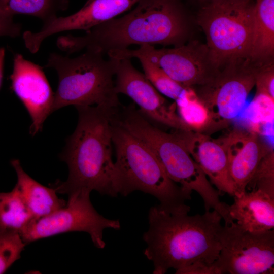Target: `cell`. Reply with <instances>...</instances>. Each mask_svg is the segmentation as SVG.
Segmentation results:
<instances>
[{"mask_svg":"<svg viewBox=\"0 0 274 274\" xmlns=\"http://www.w3.org/2000/svg\"><path fill=\"white\" fill-rule=\"evenodd\" d=\"M190 209L188 206L170 212L159 205L150 209L149 228L143 238L147 244L144 254L153 262L154 274L170 268L178 274L188 267L211 265L218 259L222 217L213 210L189 215Z\"/></svg>","mask_w":274,"mask_h":274,"instance_id":"obj_1","label":"cell"},{"mask_svg":"<svg viewBox=\"0 0 274 274\" xmlns=\"http://www.w3.org/2000/svg\"><path fill=\"white\" fill-rule=\"evenodd\" d=\"M78 121L68 138L61 159L69 174L65 182L52 185L56 193L68 197L95 190L101 195H118L112 157V119L117 110L98 106L76 107Z\"/></svg>","mask_w":274,"mask_h":274,"instance_id":"obj_2","label":"cell"},{"mask_svg":"<svg viewBox=\"0 0 274 274\" xmlns=\"http://www.w3.org/2000/svg\"><path fill=\"white\" fill-rule=\"evenodd\" d=\"M185 13L179 0H140L128 14L72 38L75 53L84 49L103 54L131 45L181 46L187 37Z\"/></svg>","mask_w":274,"mask_h":274,"instance_id":"obj_3","label":"cell"},{"mask_svg":"<svg viewBox=\"0 0 274 274\" xmlns=\"http://www.w3.org/2000/svg\"><path fill=\"white\" fill-rule=\"evenodd\" d=\"M116 122L151 150L172 181L191 194H199L206 211H217L224 224L231 222L228 204L220 200V192L213 187L176 131L169 133L155 127L133 105L121 108Z\"/></svg>","mask_w":274,"mask_h":274,"instance_id":"obj_4","label":"cell"},{"mask_svg":"<svg viewBox=\"0 0 274 274\" xmlns=\"http://www.w3.org/2000/svg\"><path fill=\"white\" fill-rule=\"evenodd\" d=\"M112 143L118 194L140 191L154 196L159 206L170 212L182 209L191 194L172 181L151 150L112 119Z\"/></svg>","mask_w":274,"mask_h":274,"instance_id":"obj_5","label":"cell"},{"mask_svg":"<svg viewBox=\"0 0 274 274\" xmlns=\"http://www.w3.org/2000/svg\"><path fill=\"white\" fill-rule=\"evenodd\" d=\"M119 62L105 59L102 53L92 49L75 58L51 54L45 67L55 70L58 76L53 112L69 105L120 107L114 80Z\"/></svg>","mask_w":274,"mask_h":274,"instance_id":"obj_6","label":"cell"},{"mask_svg":"<svg viewBox=\"0 0 274 274\" xmlns=\"http://www.w3.org/2000/svg\"><path fill=\"white\" fill-rule=\"evenodd\" d=\"M254 7L252 0H212L199 11L197 22L218 70L231 61L250 58Z\"/></svg>","mask_w":274,"mask_h":274,"instance_id":"obj_7","label":"cell"},{"mask_svg":"<svg viewBox=\"0 0 274 274\" xmlns=\"http://www.w3.org/2000/svg\"><path fill=\"white\" fill-rule=\"evenodd\" d=\"M262 64L250 58L231 61L210 82L198 86L196 92L209 114L204 133L210 135L227 127L239 114L255 85L256 75Z\"/></svg>","mask_w":274,"mask_h":274,"instance_id":"obj_8","label":"cell"},{"mask_svg":"<svg viewBox=\"0 0 274 274\" xmlns=\"http://www.w3.org/2000/svg\"><path fill=\"white\" fill-rule=\"evenodd\" d=\"M109 57L117 59L144 58L162 69L183 87H193L210 82L219 71L212 62L206 45L191 41L173 48L157 49L143 45L136 50L111 51Z\"/></svg>","mask_w":274,"mask_h":274,"instance_id":"obj_9","label":"cell"},{"mask_svg":"<svg viewBox=\"0 0 274 274\" xmlns=\"http://www.w3.org/2000/svg\"><path fill=\"white\" fill-rule=\"evenodd\" d=\"M221 248L215 263L219 274H273L274 230L247 231L235 222L219 232Z\"/></svg>","mask_w":274,"mask_h":274,"instance_id":"obj_10","label":"cell"},{"mask_svg":"<svg viewBox=\"0 0 274 274\" xmlns=\"http://www.w3.org/2000/svg\"><path fill=\"white\" fill-rule=\"evenodd\" d=\"M119 230L118 220L110 219L100 215L90 200L89 193H82L68 198L66 205L39 218H33L20 232L25 244L57 234L82 231L88 233L94 246L103 249L105 229Z\"/></svg>","mask_w":274,"mask_h":274,"instance_id":"obj_11","label":"cell"},{"mask_svg":"<svg viewBox=\"0 0 274 274\" xmlns=\"http://www.w3.org/2000/svg\"><path fill=\"white\" fill-rule=\"evenodd\" d=\"M115 76L116 93L131 98L144 116L176 130L191 131L176 113V103L168 104L130 59L119 60Z\"/></svg>","mask_w":274,"mask_h":274,"instance_id":"obj_12","label":"cell"},{"mask_svg":"<svg viewBox=\"0 0 274 274\" xmlns=\"http://www.w3.org/2000/svg\"><path fill=\"white\" fill-rule=\"evenodd\" d=\"M10 78L13 91L31 117L30 133L35 135L53 112L54 93L42 68L20 54L15 55Z\"/></svg>","mask_w":274,"mask_h":274,"instance_id":"obj_13","label":"cell"},{"mask_svg":"<svg viewBox=\"0 0 274 274\" xmlns=\"http://www.w3.org/2000/svg\"><path fill=\"white\" fill-rule=\"evenodd\" d=\"M139 1L88 0L76 13L66 17H56L44 23L38 32L25 31L23 34L24 44L30 52L35 53L48 37L67 30L88 31L129 10Z\"/></svg>","mask_w":274,"mask_h":274,"instance_id":"obj_14","label":"cell"},{"mask_svg":"<svg viewBox=\"0 0 274 274\" xmlns=\"http://www.w3.org/2000/svg\"><path fill=\"white\" fill-rule=\"evenodd\" d=\"M176 131L211 183L220 192L233 196L236 187L229 173L226 151L220 139L194 131Z\"/></svg>","mask_w":274,"mask_h":274,"instance_id":"obj_15","label":"cell"},{"mask_svg":"<svg viewBox=\"0 0 274 274\" xmlns=\"http://www.w3.org/2000/svg\"><path fill=\"white\" fill-rule=\"evenodd\" d=\"M220 140L226 151L236 193L244 192L261 160L271 150L253 131L234 129Z\"/></svg>","mask_w":274,"mask_h":274,"instance_id":"obj_16","label":"cell"},{"mask_svg":"<svg viewBox=\"0 0 274 274\" xmlns=\"http://www.w3.org/2000/svg\"><path fill=\"white\" fill-rule=\"evenodd\" d=\"M234 202L228 206L231 220L251 232H262L274 229V197L260 189L233 196Z\"/></svg>","mask_w":274,"mask_h":274,"instance_id":"obj_17","label":"cell"},{"mask_svg":"<svg viewBox=\"0 0 274 274\" xmlns=\"http://www.w3.org/2000/svg\"><path fill=\"white\" fill-rule=\"evenodd\" d=\"M11 164L17 176L16 186L34 218L46 216L66 205L64 200L58 197L53 188L41 185L28 176L18 160H12Z\"/></svg>","mask_w":274,"mask_h":274,"instance_id":"obj_18","label":"cell"},{"mask_svg":"<svg viewBox=\"0 0 274 274\" xmlns=\"http://www.w3.org/2000/svg\"><path fill=\"white\" fill-rule=\"evenodd\" d=\"M273 54L274 0H256L250 58L265 63L271 60Z\"/></svg>","mask_w":274,"mask_h":274,"instance_id":"obj_19","label":"cell"},{"mask_svg":"<svg viewBox=\"0 0 274 274\" xmlns=\"http://www.w3.org/2000/svg\"><path fill=\"white\" fill-rule=\"evenodd\" d=\"M67 6V0H0V14L12 19L16 14L31 15L45 23Z\"/></svg>","mask_w":274,"mask_h":274,"instance_id":"obj_20","label":"cell"},{"mask_svg":"<svg viewBox=\"0 0 274 274\" xmlns=\"http://www.w3.org/2000/svg\"><path fill=\"white\" fill-rule=\"evenodd\" d=\"M15 185L9 192H0V229L20 232L33 219Z\"/></svg>","mask_w":274,"mask_h":274,"instance_id":"obj_21","label":"cell"},{"mask_svg":"<svg viewBox=\"0 0 274 274\" xmlns=\"http://www.w3.org/2000/svg\"><path fill=\"white\" fill-rule=\"evenodd\" d=\"M179 116L191 131L204 133L209 122L208 110L193 87H185L175 100Z\"/></svg>","mask_w":274,"mask_h":274,"instance_id":"obj_22","label":"cell"},{"mask_svg":"<svg viewBox=\"0 0 274 274\" xmlns=\"http://www.w3.org/2000/svg\"><path fill=\"white\" fill-rule=\"evenodd\" d=\"M138 59L142 64L145 77L155 88L165 96L175 100L184 87L148 59L144 58Z\"/></svg>","mask_w":274,"mask_h":274,"instance_id":"obj_23","label":"cell"},{"mask_svg":"<svg viewBox=\"0 0 274 274\" xmlns=\"http://www.w3.org/2000/svg\"><path fill=\"white\" fill-rule=\"evenodd\" d=\"M25 245L18 232L0 229V274L20 258Z\"/></svg>","mask_w":274,"mask_h":274,"instance_id":"obj_24","label":"cell"},{"mask_svg":"<svg viewBox=\"0 0 274 274\" xmlns=\"http://www.w3.org/2000/svg\"><path fill=\"white\" fill-rule=\"evenodd\" d=\"M260 189L274 197V153L271 150L261 160L253 178L246 187L251 191Z\"/></svg>","mask_w":274,"mask_h":274,"instance_id":"obj_25","label":"cell"},{"mask_svg":"<svg viewBox=\"0 0 274 274\" xmlns=\"http://www.w3.org/2000/svg\"><path fill=\"white\" fill-rule=\"evenodd\" d=\"M255 85L256 93L266 94L274 99V67L271 61L265 62L259 67Z\"/></svg>","mask_w":274,"mask_h":274,"instance_id":"obj_26","label":"cell"},{"mask_svg":"<svg viewBox=\"0 0 274 274\" xmlns=\"http://www.w3.org/2000/svg\"><path fill=\"white\" fill-rule=\"evenodd\" d=\"M21 29V25L14 23L12 18L4 17L0 14V36L16 37L20 34Z\"/></svg>","mask_w":274,"mask_h":274,"instance_id":"obj_27","label":"cell"},{"mask_svg":"<svg viewBox=\"0 0 274 274\" xmlns=\"http://www.w3.org/2000/svg\"><path fill=\"white\" fill-rule=\"evenodd\" d=\"M5 57V50L3 48H0V87L3 77V63Z\"/></svg>","mask_w":274,"mask_h":274,"instance_id":"obj_28","label":"cell"},{"mask_svg":"<svg viewBox=\"0 0 274 274\" xmlns=\"http://www.w3.org/2000/svg\"><path fill=\"white\" fill-rule=\"evenodd\" d=\"M208 1H212V0H208Z\"/></svg>","mask_w":274,"mask_h":274,"instance_id":"obj_29","label":"cell"}]
</instances>
